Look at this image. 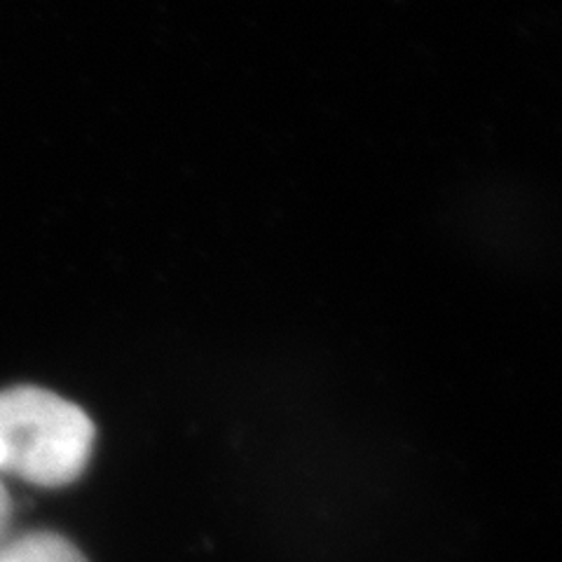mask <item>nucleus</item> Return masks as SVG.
<instances>
[{"instance_id":"1","label":"nucleus","mask_w":562,"mask_h":562,"mask_svg":"<svg viewBox=\"0 0 562 562\" xmlns=\"http://www.w3.org/2000/svg\"><path fill=\"white\" fill-rule=\"evenodd\" d=\"M94 422L43 386L0 390V473L31 485L76 483L94 452Z\"/></svg>"},{"instance_id":"2","label":"nucleus","mask_w":562,"mask_h":562,"mask_svg":"<svg viewBox=\"0 0 562 562\" xmlns=\"http://www.w3.org/2000/svg\"><path fill=\"white\" fill-rule=\"evenodd\" d=\"M0 562H87V558L74 541L41 530L0 543Z\"/></svg>"},{"instance_id":"3","label":"nucleus","mask_w":562,"mask_h":562,"mask_svg":"<svg viewBox=\"0 0 562 562\" xmlns=\"http://www.w3.org/2000/svg\"><path fill=\"white\" fill-rule=\"evenodd\" d=\"M10 514H12V502H10V492L0 481V539L5 535V527L10 522Z\"/></svg>"}]
</instances>
